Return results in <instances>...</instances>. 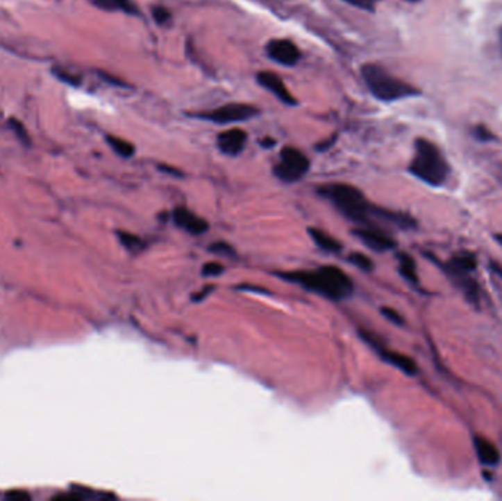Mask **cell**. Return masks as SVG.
<instances>
[{
	"instance_id": "cell-1",
	"label": "cell",
	"mask_w": 502,
	"mask_h": 501,
	"mask_svg": "<svg viewBox=\"0 0 502 501\" xmlns=\"http://www.w3.org/2000/svg\"><path fill=\"white\" fill-rule=\"evenodd\" d=\"M281 277L333 302L346 299L349 295H351L354 288L350 277L341 271L340 268L331 265L321 266L316 271L284 272L281 274Z\"/></svg>"
},
{
	"instance_id": "cell-2",
	"label": "cell",
	"mask_w": 502,
	"mask_h": 501,
	"mask_svg": "<svg viewBox=\"0 0 502 501\" xmlns=\"http://www.w3.org/2000/svg\"><path fill=\"white\" fill-rule=\"evenodd\" d=\"M321 197L328 199L345 217L362 225H373L378 206H373L358 188L350 184H326L319 190Z\"/></svg>"
},
{
	"instance_id": "cell-3",
	"label": "cell",
	"mask_w": 502,
	"mask_h": 501,
	"mask_svg": "<svg viewBox=\"0 0 502 501\" xmlns=\"http://www.w3.org/2000/svg\"><path fill=\"white\" fill-rule=\"evenodd\" d=\"M415 149V158L410 162L408 171L429 186H442L449 175V165L441 150L426 138H417Z\"/></svg>"
},
{
	"instance_id": "cell-4",
	"label": "cell",
	"mask_w": 502,
	"mask_h": 501,
	"mask_svg": "<svg viewBox=\"0 0 502 501\" xmlns=\"http://www.w3.org/2000/svg\"><path fill=\"white\" fill-rule=\"evenodd\" d=\"M362 76L373 97L382 101H395L415 97L420 92L411 84L395 79L376 63H366L362 67Z\"/></svg>"
},
{
	"instance_id": "cell-5",
	"label": "cell",
	"mask_w": 502,
	"mask_h": 501,
	"mask_svg": "<svg viewBox=\"0 0 502 501\" xmlns=\"http://www.w3.org/2000/svg\"><path fill=\"white\" fill-rule=\"evenodd\" d=\"M310 170V161L295 147H284L279 162L274 166V175L284 183H295Z\"/></svg>"
},
{
	"instance_id": "cell-6",
	"label": "cell",
	"mask_w": 502,
	"mask_h": 501,
	"mask_svg": "<svg viewBox=\"0 0 502 501\" xmlns=\"http://www.w3.org/2000/svg\"><path fill=\"white\" fill-rule=\"evenodd\" d=\"M476 263L478 262H476L474 254L461 253L455 254L454 258H451V261L445 265L446 274L455 279L457 286L465 290L469 297L473 300L478 299V284L470 278V272H473L476 269Z\"/></svg>"
},
{
	"instance_id": "cell-7",
	"label": "cell",
	"mask_w": 502,
	"mask_h": 501,
	"mask_svg": "<svg viewBox=\"0 0 502 501\" xmlns=\"http://www.w3.org/2000/svg\"><path fill=\"white\" fill-rule=\"evenodd\" d=\"M257 115H260V109L249 105V104H228L217 109L209 112H200V113H191V117L210 121L215 124H233V122H242L249 121Z\"/></svg>"
},
{
	"instance_id": "cell-8",
	"label": "cell",
	"mask_w": 502,
	"mask_h": 501,
	"mask_svg": "<svg viewBox=\"0 0 502 501\" xmlns=\"http://www.w3.org/2000/svg\"><path fill=\"white\" fill-rule=\"evenodd\" d=\"M266 54L274 62L284 67L297 65L301 58L300 49L291 40H287V38H274V40H270L266 44Z\"/></svg>"
},
{
	"instance_id": "cell-9",
	"label": "cell",
	"mask_w": 502,
	"mask_h": 501,
	"mask_svg": "<svg viewBox=\"0 0 502 501\" xmlns=\"http://www.w3.org/2000/svg\"><path fill=\"white\" fill-rule=\"evenodd\" d=\"M354 236L362 240L367 247L375 252H386L395 247V241L383 233L382 229L373 227V225H365L354 229Z\"/></svg>"
},
{
	"instance_id": "cell-10",
	"label": "cell",
	"mask_w": 502,
	"mask_h": 501,
	"mask_svg": "<svg viewBox=\"0 0 502 501\" xmlns=\"http://www.w3.org/2000/svg\"><path fill=\"white\" fill-rule=\"evenodd\" d=\"M256 79H257V83H259L262 87H265L267 92L276 96L282 104H285L288 106H295L299 104V100L291 95L285 83L282 81L276 74L269 72V71H260L259 74H257Z\"/></svg>"
},
{
	"instance_id": "cell-11",
	"label": "cell",
	"mask_w": 502,
	"mask_h": 501,
	"mask_svg": "<svg viewBox=\"0 0 502 501\" xmlns=\"http://www.w3.org/2000/svg\"><path fill=\"white\" fill-rule=\"evenodd\" d=\"M362 337L373 347V349L378 350V353L382 356V359L385 362H388V363L394 365L395 368L401 369L404 374H407V375H416L417 374V366L413 362V359H410V357H407V356H404L401 353H396V352H391L388 349H385V347L379 345L376 341H373V338L366 332H362Z\"/></svg>"
},
{
	"instance_id": "cell-12",
	"label": "cell",
	"mask_w": 502,
	"mask_h": 501,
	"mask_svg": "<svg viewBox=\"0 0 502 501\" xmlns=\"http://www.w3.org/2000/svg\"><path fill=\"white\" fill-rule=\"evenodd\" d=\"M247 145V133L241 128H231L217 135V147L224 155L238 156Z\"/></svg>"
},
{
	"instance_id": "cell-13",
	"label": "cell",
	"mask_w": 502,
	"mask_h": 501,
	"mask_svg": "<svg viewBox=\"0 0 502 501\" xmlns=\"http://www.w3.org/2000/svg\"><path fill=\"white\" fill-rule=\"evenodd\" d=\"M172 220L176 224V227L183 228L184 231H187V233H190L192 236H200L209 229L208 221L197 216L196 213H192L187 208H181V206L176 208L172 212Z\"/></svg>"
},
{
	"instance_id": "cell-14",
	"label": "cell",
	"mask_w": 502,
	"mask_h": 501,
	"mask_svg": "<svg viewBox=\"0 0 502 501\" xmlns=\"http://www.w3.org/2000/svg\"><path fill=\"white\" fill-rule=\"evenodd\" d=\"M473 443H474L476 453H478L480 463H483L486 466H495L499 463L501 454H499V450L496 448V445L494 443L486 440L485 436H480V435H476L473 438Z\"/></svg>"
},
{
	"instance_id": "cell-15",
	"label": "cell",
	"mask_w": 502,
	"mask_h": 501,
	"mask_svg": "<svg viewBox=\"0 0 502 501\" xmlns=\"http://www.w3.org/2000/svg\"><path fill=\"white\" fill-rule=\"evenodd\" d=\"M307 231H308V236H310L313 238V241L316 243V246L324 252L340 253L342 250V244L337 238H333L328 233H325V231L313 228V227L308 228Z\"/></svg>"
},
{
	"instance_id": "cell-16",
	"label": "cell",
	"mask_w": 502,
	"mask_h": 501,
	"mask_svg": "<svg viewBox=\"0 0 502 501\" xmlns=\"http://www.w3.org/2000/svg\"><path fill=\"white\" fill-rule=\"evenodd\" d=\"M400 274L411 284H417V272H416V262L408 254H400Z\"/></svg>"
},
{
	"instance_id": "cell-17",
	"label": "cell",
	"mask_w": 502,
	"mask_h": 501,
	"mask_svg": "<svg viewBox=\"0 0 502 501\" xmlns=\"http://www.w3.org/2000/svg\"><path fill=\"white\" fill-rule=\"evenodd\" d=\"M106 140H108L109 146L113 149V151L118 153L119 156L126 158V159L134 156L135 147H134L131 143H128L126 140H122V138H119V137H117V135H108Z\"/></svg>"
},
{
	"instance_id": "cell-18",
	"label": "cell",
	"mask_w": 502,
	"mask_h": 501,
	"mask_svg": "<svg viewBox=\"0 0 502 501\" xmlns=\"http://www.w3.org/2000/svg\"><path fill=\"white\" fill-rule=\"evenodd\" d=\"M93 3L103 9H119L126 12V14H137V9L133 5L131 0H93Z\"/></svg>"
},
{
	"instance_id": "cell-19",
	"label": "cell",
	"mask_w": 502,
	"mask_h": 501,
	"mask_svg": "<svg viewBox=\"0 0 502 501\" xmlns=\"http://www.w3.org/2000/svg\"><path fill=\"white\" fill-rule=\"evenodd\" d=\"M118 237L121 240L122 246L131 253H138L144 249V241L141 240L140 237L131 234V233H125V231H119Z\"/></svg>"
},
{
	"instance_id": "cell-20",
	"label": "cell",
	"mask_w": 502,
	"mask_h": 501,
	"mask_svg": "<svg viewBox=\"0 0 502 501\" xmlns=\"http://www.w3.org/2000/svg\"><path fill=\"white\" fill-rule=\"evenodd\" d=\"M349 261L360 269H363V271H371L373 269V262L362 253H351Z\"/></svg>"
},
{
	"instance_id": "cell-21",
	"label": "cell",
	"mask_w": 502,
	"mask_h": 501,
	"mask_svg": "<svg viewBox=\"0 0 502 501\" xmlns=\"http://www.w3.org/2000/svg\"><path fill=\"white\" fill-rule=\"evenodd\" d=\"M151 17L159 25H163V24H166L167 21L171 19V12L167 10L165 6L158 5V6H154L151 9Z\"/></svg>"
},
{
	"instance_id": "cell-22",
	"label": "cell",
	"mask_w": 502,
	"mask_h": 501,
	"mask_svg": "<svg viewBox=\"0 0 502 501\" xmlns=\"http://www.w3.org/2000/svg\"><path fill=\"white\" fill-rule=\"evenodd\" d=\"M342 2L349 3L354 8H358L362 10H367V12H375L376 9V5L379 0H342Z\"/></svg>"
},
{
	"instance_id": "cell-23",
	"label": "cell",
	"mask_w": 502,
	"mask_h": 501,
	"mask_svg": "<svg viewBox=\"0 0 502 501\" xmlns=\"http://www.w3.org/2000/svg\"><path fill=\"white\" fill-rule=\"evenodd\" d=\"M9 125H10V128H12V130H14L15 131V134L19 137V140L22 141V143H25V145H28V141H30V137H28V133H27V130H25V126L19 122V121H17L15 118H12V120H9Z\"/></svg>"
},
{
	"instance_id": "cell-24",
	"label": "cell",
	"mask_w": 502,
	"mask_h": 501,
	"mask_svg": "<svg viewBox=\"0 0 502 501\" xmlns=\"http://www.w3.org/2000/svg\"><path fill=\"white\" fill-rule=\"evenodd\" d=\"M224 272V266L221 263L217 262H209L203 265V269H201V274L204 277H217L221 275Z\"/></svg>"
},
{
	"instance_id": "cell-25",
	"label": "cell",
	"mask_w": 502,
	"mask_h": 501,
	"mask_svg": "<svg viewBox=\"0 0 502 501\" xmlns=\"http://www.w3.org/2000/svg\"><path fill=\"white\" fill-rule=\"evenodd\" d=\"M53 72H55V75L58 76L59 80L65 81V83H68V84H71V85H78V84H80V79H78V76H75L74 74H71V72H68V71H65V69L55 68Z\"/></svg>"
},
{
	"instance_id": "cell-26",
	"label": "cell",
	"mask_w": 502,
	"mask_h": 501,
	"mask_svg": "<svg viewBox=\"0 0 502 501\" xmlns=\"http://www.w3.org/2000/svg\"><path fill=\"white\" fill-rule=\"evenodd\" d=\"M210 252H215V253H219V254H224V256H234L235 252L234 249L229 246L228 243H224V241H219V243H213L212 246L209 247Z\"/></svg>"
},
{
	"instance_id": "cell-27",
	"label": "cell",
	"mask_w": 502,
	"mask_h": 501,
	"mask_svg": "<svg viewBox=\"0 0 502 501\" xmlns=\"http://www.w3.org/2000/svg\"><path fill=\"white\" fill-rule=\"evenodd\" d=\"M382 315L395 325H404V318L391 307H382Z\"/></svg>"
},
{
	"instance_id": "cell-28",
	"label": "cell",
	"mask_w": 502,
	"mask_h": 501,
	"mask_svg": "<svg viewBox=\"0 0 502 501\" xmlns=\"http://www.w3.org/2000/svg\"><path fill=\"white\" fill-rule=\"evenodd\" d=\"M473 134L476 135V138L480 140V141H489V140H492V138H494V134H492L491 131H489V130H486V128H485V126H482V125L476 126V128H474V131H473Z\"/></svg>"
},
{
	"instance_id": "cell-29",
	"label": "cell",
	"mask_w": 502,
	"mask_h": 501,
	"mask_svg": "<svg viewBox=\"0 0 502 501\" xmlns=\"http://www.w3.org/2000/svg\"><path fill=\"white\" fill-rule=\"evenodd\" d=\"M212 288H213V286H209V287L203 288V291H201L200 294H194V295H192V299H194L196 302H201L203 297H206V295H208V294L212 291Z\"/></svg>"
},
{
	"instance_id": "cell-30",
	"label": "cell",
	"mask_w": 502,
	"mask_h": 501,
	"mask_svg": "<svg viewBox=\"0 0 502 501\" xmlns=\"http://www.w3.org/2000/svg\"><path fill=\"white\" fill-rule=\"evenodd\" d=\"M260 145L263 146V147H267V149H270V147H274L275 145H276V140L275 138H263L262 141H260Z\"/></svg>"
},
{
	"instance_id": "cell-31",
	"label": "cell",
	"mask_w": 502,
	"mask_h": 501,
	"mask_svg": "<svg viewBox=\"0 0 502 501\" xmlns=\"http://www.w3.org/2000/svg\"><path fill=\"white\" fill-rule=\"evenodd\" d=\"M160 170H162V171H165V172H167V174H172V175H175V176H181V175H183V172H181V171L174 170V168H169V166H165V165H162V166H160Z\"/></svg>"
},
{
	"instance_id": "cell-32",
	"label": "cell",
	"mask_w": 502,
	"mask_h": 501,
	"mask_svg": "<svg viewBox=\"0 0 502 501\" xmlns=\"http://www.w3.org/2000/svg\"><path fill=\"white\" fill-rule=\"evenodd\" d=\"M495 238L499 241V244H502V234H496Z\"/></svg>"
},
{
	"instance_id": "cell-33",
	"label": "cell",
	"mask_w": 502,
	"mask_h": 501,
	"mask_svg": "<svg viewBox=\"0 0 502 501\" xmlns=\"http://www.w3.org/2000/svg\"><path fill=\"white\" fill-rule=\"evenodd\" d=\"M407 2H419V0H407Z\"/></svg>"
}]
</instances>
